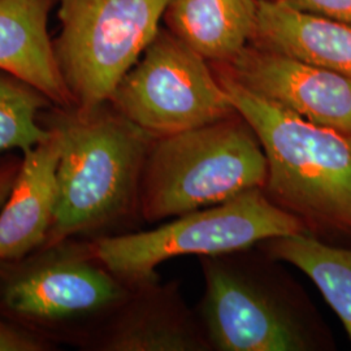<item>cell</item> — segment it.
Returning <instances> with one entry per match:
<instances>
[{
	"mask_svg": "<svg viewBox=\"0 0 351 351\" xmlns=\"http://www.w3.org/2000/svg\"><path fill=\"white\" fill-rule=\"evenodd\" d=\"M58 346L0 316V351H53Z\"/></svg>",
	"mask_w": 351,
	"mask_h": 351,
	"instance_id": "17",
	"label": "cell"
},
{
	"mask_svg": "<svg viewBox=\"0 0 351 351\" xmlns=\"http://www.w3.org/2000/svg\"><path fill=\"white\" fill-rule=\"evenodd\" d=\"M308 228L298 216L252 189L229 201L176 216L152 230L93 239L101 263L130 287L158 280L156 268L182 255L219 256ZM310 232V230H308Z\"/></svg>",
	"mask_w": 351,
	"mask_h": 351,
	"instance_id": "5",
	"label": "cell"
},
{
	"mask_svg": "<svg viewBox=\"0 0 351 351\" xmlns=\"http://www.w3.org/2000/svg\"><path fill=\"white\" fill-rule=\"evenodd\" d=\"M211 349L175 284L158 280L133 285L98 329L90 351H203Z\"/></svg>",
	"mask_w": 351,
	"mask_h": 351,
	"instance_id": "10",
	"label": "cell"
},
{
	"mask_svg": "<svg viewBox=\"0 0 351 351\" xmlns=\"http://www.w3.org/2000/svg\"><path fill=\"white\" fill-rule=\"evenodd\" d=\"M290 7L351 25V0H284Z\"/></svg>",
	"mask_w": 351,
	"mask_h": 351,
	"instance_id": "18",
	"label": "cell"
},
{
	"mask_svg": "<svg viewBox=\"0 0 351 351\" xmlns=\"http://www.w3.org/2000/svg\"><path fill=\"white\" fill-rule=\"evenodd\" d=\"M213 68L263 146L267 195L310 232L351 236V133L310 123Z\"/></svg>",
	"mask_w": 351,
	"mask_h": 351,
	"instance_id": "2",
	"label": "cell"
},
{
	"mask_svg": "<svg viewBox=\"0 0 351 351\" xmlns=\"http://www.w3.org/2000/svg\"><path fill=\"white\" fill-rule=\"evenodd\" d=\"M251 43L351 80V25L302 12L284 0H259Z\"/></svg>",
	"mask_w": 351,
	"mask_h": 351,
	"instance_id": "13",
	"label": "cell"
},
{
	"mask_svg": "<svg viewBox=\"0 0 351 351\" xmlns=\"http://www.w3.org/2000/svg\"><path fill=\"white\" fill-rule=\"evenodd\" d=\"M202 328L220 351L333 349L313 310L226 255L204 259Z\"/></svg>",
	"mask_w": 351,
	"mask_h": 351,
	"instance_id": "7",
	"label": "cell"
},
{
	"mask_svg": "<svg viewBox=\"0 0 351 351\" xmlns=\"http://www.w3.org/2000/svg\"><path fill=\"white\" fill-rule=\"evenodd\" d=\"M53 50L75 107L110 99L160 30L171 0H58Z\"/></svg>",
	"mask_w": 351,
	"mask_h": 351,
	"instance_id": "6",
	"label": "cell"
},
{
	"mask_svg": "<svg viewBox=\"0 0 351 351\" xmlns=\"http://www.w3.org/2000/svg\"><path fill=\"white\" fill-rule=\"evenodd\" d=\"M262 243L272 259L297 267L313 280L351 341V249L328 245L308 230Z\"/></svg>",
	"mask_w": 351,
	"mask_h": 351,
	"instance_id": "15",
	"label": "cell"
},
{
	"mask_svg": "<svg viewBox=\"0 0 351 351\" xmlns=\"http://www.w3.org/2000/svg\"><path fill=\"white\" fill-rule=\"evenodd\" d=\"M259 0H171L168 30L210 63H228L252 42Z\"/></svg>",
	"mask_w": 351,
	"mask_h": 351,
	"instance_id": "14",
	"label": "cell"
},
{
	"mask_svg": "<svg viewBox=\"0 0 351 351\" xmlns=\"http://www.w3.org/2000/svg\"><path fill=\"white\" fill-rule=\"evenodd\" d=\"M223 68L242 86L317 125L351 133V80L250 43Z\"/></svg>",
	"mask_w": 351,
	"mask_h": 351,
	"instance_id": "9",
	"label": "cell"
},
{
	"mask_svg": "<svg viewBox=\"0 0 351 351\" xmlns=\"http://www.w3.org/2000/svg\"><path fill=\"white\" fill-rule=\"evenodd\" d=\"M108 103L152 138L237 113L208 60L168 29L159 30Z\"/></svg>",
	"mask_w": 351,
	"mask_h": 351,
	"instance_id": "8",
	"label": "cell"
},
{
	"mask_svg": "<svg viewBox=\"0 0 351 351\" xmlns=\"http://www.w3.org/2000/svg\"><path fill=\"white\" fill-rule=\"evenodd\" d=\"M55 0H0V69L40 90L55 106L75 107L49 33Z\"/></svg>",
	"mask_w": 351,
	"mask_h": 351,
	"instance_id": "12",
	"label": "cell"
},
{
	"mask_svg": "<svg viewBox=\"0 0 351 351\" xmlns=\"http://www.w3.org/2000/svg\"><path fill=\"white\" fill-rule=\"evenodd\" d=\"M40 123L60 141L56 207L45 245L111 236L141 216L150 134L108 101L91 108L52 106Z\"/></svg>",
	"mask_w": 351,
	"mask_h": 351,
	"instance_id": "1",
	"label": "cell"
},
{
	"mask_svg": "<svg viewBox=\"0 0 351 351\" xmlns=\"http://www.w3.org/2000/svg\"><path fill=\"white\" fill-rule=\"evenodd\" d=\"M52 106L36 86L0 69V155L12 150L24 154L49 138L40 114Z\"/></svg>",
	"mask_w": 351,
	"mask_h": 351,
	"instance_id": "16",
	"label": "cell"
},
{
	"mask_svg": "<svg viewBox=\"0 0 351 351\" xmlns=\"http://www.w3.org/2000/svg\"><path fill=\"white\" fill-rule=\"evenodd\" d=\"M21 158L11 155L0 159V208L8 198L16 177L19 175Z\"/></svg>",
	"mask_w": 351,
	"mask_h": 351,
	"instance_id": "19",
	"label": "cell"
},
{
	"mask_svg": "<svg viewBox=\"0 0 351 351\" xmlns=\"http://www.w3.org/2000/svg\"><path fill=\"white\" fill-rule=\"evenodd\" d=\"M59 156L60 141L52 130L49 138L23 154L19 175L0 208V262L45 245L56 207Z\"/></svg>",
	"mask_w": 351,
	"mask_h": 351,
	"instance_id": "11",
	"label": "cell"
},
{
	"mask_svg": "<svg viewBox=\"0 0 351 351\" xmlns=\"http://www.w3.org/2000/svg\"><path fill=\"white\" fill-rule=\"evenodd\" d=\"M130 290L101 263L93 239H63L0 262V316L56 346L86 350Z\"/></svg>",
	"mask_w": 351,
	"mask_h": 351,
	"instance_id": "3",
	"label": "cell"
},
{
	"mask_svg": "<svg viewBox=\"0 0 351 351\" xmlns=\"http://www.w3.org/2000/svg\"><path fill=\"white\" fill-rule=\"evenodd\" d=\"M268 162L239 112L208 125L154 138L141 186V217L162 221L264 189Z\"/></svg>",
	"mask_w": 351,
	"mask_h": 351,
	"instance_id": "4",
	"label": "cell"
}]
</instances>
